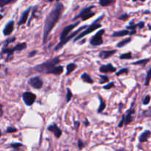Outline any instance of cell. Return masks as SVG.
<instances>
[{"label": "cell", "mask_w": 151, "mask_h": 151, "mask_svg": "<svg viewBox=\"0 0 151 151\" xmlns=\"http://www.w3.org/2000/svg\"><path fill=\"white\" fill-rule=\"evenodd\" d=\"M13 29H14V21L11 20L6 24L5 27H4V29H3V34H4V35H6V36L10 35L13 32Z\"/></svg>", "instance_id": "cell-15"}, {"label": "cell", "mask_w": 151, "mask_h": 151, "mask_svg": "<svg viewBox=\"0 0 151 151\" xmlns=\"http://www.w3.org/2000/svg\"><path fill=\"white\" fill-rule=\"evenodd\" d=\"M32 15H31L30 18H29V21H28L27 26H29V24H30L31 20H32V19H33V17H34V16H35V13H36V11H37V9H38V5H35V6H34L33 7H32Z\"/></svg>", "instance_id": "cell-27"}, {"label": "cell", "mask_w": 151, "mask_h": 151, "mask_svg": "<svg viewBox=\"0 0 151 151\" xmlns=\"http://www.w3.org/2000/svg\"><path fill=\"white\" fill-rule=\"evenodd\" d=\"M1 136V130H0V137Z\"/></svg>", "instance_id": "cell-47"}, {"label": "cell", "mask_w": 151, "mask_h": 151, "mask_svg": "<svg viewBox=\"0 0 151 151\" xmlns=\"http://www.w3.org/2000/svg\"><path fill=\"white\" fill-rule=\"evenodd\" d=\"M32 6H29L27 9H26V10L23 12V13H22V16H21V18H20V20H19V23H18V25H19V26L23 25L26 23L27 21L28 16H29V13H30V10H31V9H32Z\"/></svg>", "instance_id": "cell-14"}, {"label": "cell", "mask_w": 151, "mask_h": 151, "mask_svg": "<svg viewBox=\"0 0 151 151\" xmlns=\"http://www.w3.org/2000/svg\"><path fill=\"white\" fill-rule=\"evenodd\" d=\"M128 35H129V31L127 30V29H124V30H119L114 32L112 34V37H124Z\"/></svg>", "instance_id": "cell-20"}, {"label": "cell", "mask_w": 151, "mask_h": 151, "mask_svg": "<svg viewBox=\"0 0 151 151\" xmlns=\"http://www.w3.org/2000/svg\"><path fill=\"white\" fill-rule=\"evenodd\" d=\"M98 98L100 100V106H99L98 109H97V113L100 114L105 110L106 106V100L103 98L100 95H98Z\"/></svg>", "instance_id": "cell-18"}, {"label": "cell", "mask_w": 151, "mask_h": 151, "mask_svg": "<svg viewBox=\"0 0 151 151\" xmlns=\"http://www.w3.org/2000/svg\"><path fill=\"white\" fill-rule=\"evenodd\" d=\"M114 2V0H100V1H99V4L101 6H103V7H106V6L110 5V4H113V3Z\"/></svg>", "instance_id": "cell-23"}, {"label": "cell", "mask_w": 151, "mask_h": 151, "mask_svg": "<svg viewBox=\"0 0 151 151\" xmlns=\"http://www.w3.org/2000/svg\"><path fill=\"white\" fill-rule=\"evenodd\" d=\"M0 67H1V64H0Z\"/></svg>", "instance_id": "cell-50"}, {"label": "cell", "mask_w": 151, "mask_h": 151, "mask_svg": "<svg viewBox=\"0 0 151 151\" xmlns=\"http://www.w3.org/2000/svg\"><path fill=\"white\" fill-rule=\"evenodd\" d=\"M124 119H125V115H122V119H121L120 122H119V124H118V128H122V126H123L124 125Z\"/></svg>", "instance_id": "cell-39"}, {"label": "cell", "mask_w": 151, "mask_h": 151, "mask_svg": "<svg viewBox=\"0 0 151 151\" xmlns=\"http://www.w3.org/2000/svg\"><path fill=\"white\" fill-rule=\"evenodd\" d=\"M116 50H104V51H101L99 54V57L101 59H107L113 56L115 53H116Z\"/></svg>", "instance_id": "cell-16"}, {"label": "cell", "mask_w": 151, "mask_h": 151, "mask_svg": "<svg viewBox=\"0 0 151 151\" xmlns=\"http://www.w3.org/2000/svg\"><path fill=\"white\" fill-rule=\"evenodd\" d=\"M128 72H129V69H128V68H124V69H121L120 70L118 71L116 73V75H117V76H119V75H122V74H128Z\"/></svg>", "instance_id": "cell-32"}, {"label": "cell", "mask_w": 151, "mask_h": 151, "mask_svg": "<svg viewBox=\"0 0 151 151\" xmlns=\"http://www.w3.org/2000/svg\"><path fill=\"white\" fill-rule=\"evenodd\" d=\"M64 151H69L68 150H64Z\"/></svg>", "instance_id": "cell-49"}, {"label": "cell", "mask_w": 151, "mask_h": 151, "mask_svg": "<svg viewBox=\"0 0 151 151\" xmlns=\"http://www.w3.org/2000/svg\"><path fill=\"white\" fill-rule=\"evenodd\" d=\"M150 73H151V69H148V71L147 72V76H146V79H145V86H149V83H150Z\"/></svg>", "instance_id": "cell-29"}, {"label": "cell", "mask_w": 151, "mask_h": 151, "mask_svg": "<svg viewBox=\"0 0 151 151\" xmlns=\"http://www.w3.org/2000/svg\"><path fill=\"white\" fill-rule=\"evenodd\" d=\"M22 146H23V145L22 143H11L10 145V147H13V149H16V150H18L19 147H22Z\"/></svg>", "instance_id": "cell-33"}, {"label": "cell", "mask_w": 151, "mask_h": 151, "mask_svg": "<svg viewBox=\"0 0 151 151\" xmlns=\"http://www.w3.org/2000/svg\"><path fill=\"white\" fill-rule=\"evenodd\" d=\"M72 91L70 90V88H67V89H66V102L69 103V102L71 100V99H72Z\"/></svg>", "instance_id": "cell-31"}, {"label": "cell", "mask_w": 151, "mask_h": 151, "mask_svg": "<svg viewBox=\"0 0 151 151\" xmlns=\"http://www.w3.org/2000/svg\"><path fill=\"white\" fill-rule=\"evenodd\" d=\"M16 37H12V38H9L7 39H6L5 41H4V46L3 47H8V45L11 43H13L14 41H16Z\"/></svg>", "instance_id": "cell-26"}, {"label": "cell", "mask_w": 151, "mask_h": 151, "mask_svg": "<svg viewBox=\"0 0 151 151\" xmlns=\"http://www.w3.org/2000/svg\"><path fill=\"white\" fill-rule=\"evenodd\" d=\"M136 30H131V32H129V35H134V34H136Z\"/></svg>", "instance_id": "cell-45"}, {"label": "cell", "mask_w": 151, "mask_h": 151, "mask_svg": "<svg viewBox=\"0 0 151 151\" xmlns=\"http://www.w3.org/2000/svg\"><path fill=\"white\" fill-rule=\"evenodd\" d=\"M60 62L58 57L54 58L53 59L44 62L40 64H37L34 66V69L36 72L43 74H52L55 75H61L63 71V67L62 66H56Z\"/></svg>", "instance_id": "cell-2"}, {"label": "cell", "mask_w": 151, "mask_h": 151, "mask_svg": "<svg viewBox=\"0 0 151 151\" xmlns=\"http://www.w3.org/2000/svg\"><path fill=\"white\" fill-rule=\"evenodd\" d=\"M22 99L27 106H31L36 100V95L30 91H26L22 94Z\"/></svg>", "instance_id": "cell-8"}, {"label": "cell", "mask_w": 151, "mask_h": 151, "mask_svg": "<svg viewBox=\"0 0 151 151\" xmlns=\"http://www.w3.org/2000/svg\"><path fill=\"white\" fill-rule=\"evenodd\" d=\"M64 10V6L60 1H57L52 10L49 13L45 22H44V33H43V44H45L47 41L49 35L52 30L56 23L58 22Z\"/></svg>", "instance_id": "cell-1"}, {"label": "cell", "mask_w": 151, "mask_h": 151, "mask_svg": "<svg viewBox=\"0 0 151 151\" xmlns=\"http://www.w3.org/2000/svg\"><path fill=\"white\" fill-rule=\"evenodd\" d=\"M150 134H151V132L150 131H149V130H146L145 131H144V132L139 136V140L140 142L142 143L146 142L148 140V139L150 138Z\"/></svg>", "instance_id": "cell-17"}, {"label": "cell", "mask_w": 151, "mask_h": 151, "mask_svg": "<svg viewBox=\"0 0 151 151\" xmlns=\"http://www.w3.org/2000/svg\"><path fill=\"white\" fill-rule=\"evenodd\" d=\"M80 23H81V22H80V21H78V22H75L74 24H69V25H68V26L65 27L63 29V30H62L61 33H60V41H63V40L64 39L66 36H68V35L71 33V32L72 31V29H74V28L78 26Z\"/></svg>", "instance_id": "cell-9"}, {"label": "cell", "mask_w": 151, "mask_h": 151, "mask_svg": "<svg viewBox=\"0 0 151 151\" xmlns=\"http://www.w3.org/2000/svg\"><path fill=\"white\" fill-rule=\"evenodd\" d=\"M81 78L83 80V81L85 83H87L89 84H93L94 83V81L92 80V78L90 77V75L88 74H87L86 72L82 74L81 76Z\"/></svg>", "instance_id": "cell-19"}, {"label": "cell", "mask_w": 151, "mask_h": 151, "mask_svg": "<svg viewBox=\"0 0 151 151\" xmlns=\"http://www.w3.org/2000/svg\"><path fill=\"white\" fill-rule=\"evenodd\" d=\"M144 27H145V22H139V27H138L139 28V29H142Z\"/></svg>", "instance_id": "cell-42"}, {"label": "cell", "mask_w": 151, "mask_h": 151, "mask_svg": "<svg viewBox=\"0 0 151 151\" xmlns=\"http://www.w3.org/2000/svg\"><path fill=\"white\" fill-rule=\"evenodd\" d=\"M3 114H4V112H3V106L2 105L0 104V117L3 116Z\"/></svg>", "instance_id": "cell-43"}, {"label": "cell", "mask_w": 151, "mask_h": 151, "mask_svg": "<svg viewBox=\"0 0 151 151\" xmlns=\"http://www.w3.org/2000/svg\"><path fill=\"white\" fill-rule=\"evenodd\" d=\"M77 68V65L75 64V63H69V64H68L67 66H66V75H69V74L72 73V72H73L74 70H75V69Z\"/></svg>", "instance_id": "cell-21"}, {"label": "cell", "mask_w": 151, "mask_h": 151, "mask_svg": "<svg viewBox=\"0 0 151 151\" xmlns=\"http://www.w3.org/2000/svg\"><path fill=\"white\" fill-rule=\"evenodd\" d=\"M84 124H85V125L86 127H88V125H89V122H88V119H87V118H86L85 121H84Z\"/></svg>", "instance_id": "cell-44"}, {"label": "cell", "mask_w": 151, "mask_h": 151, "mask_svg": "<svg viewBox=\"0 0 151 151\" xmlns=\"http://www.w3.org/2000/svg\"><path fill=\"white\" fill-rule=\"evenodd\" d=\"M150 61V58H144L140 60H137V61L133 63L134 65H142V66H145V65L147 64L148 62Z\"/></svg>", "instance_id": "cell-24"}, {"label": "cell", "mask_w": 151, "mask_h": 151, "mask_svg": "<svg viewBox=\"0 0 151 151\" xmlns=\"http://www.w3.org/2000/svg\"><path fill=\"white\" fill-rule=\"evenodd\" d=\"M131 41V38H125V39L122 40V41H119L117 44H116V47L118 48H122V47H125V45H127L128 44H129Z\"/></svg>", "instance_id": "cell-22"}, {"label": "cell", "mask_w": 151, "mask_h": 151, "mask_svg": "<svg viewBox=\"0 0 151 151\" xmlns=\"http://www.w3.org/2000/svg\"><path fill=\"white\" fill-rule=\"evenodd\" d=\"M17 131V128H13V127H8L7 128V130H6V132L7 133H13L16 132Z\"/></svg>", "instance_id": "cell-36"}, {"label": "cell", "mask_w": 151, "mask_h": 151, "mask_svg": "<svg viewBox=\"0 0 151 151\" xmlns=\"http://www.w3.org/2000/svg\"><path fill=\"white\" fill-rule=\"evenodd\" d=\"M14 151H20V150H14ZM22 151H23V150H22Z\"/></svg>", "instance_id": "cell-48"}, {"label": "cell", "mask_w": 151, "mask_h": 151, "mask_svg": "<svg viewBox=\"0 0 151 151\" xmlns=\"http://www.w3.org/2000/svg\"><path fill=\"white\" fill-rule=\"evenodd\" d=\"M27 48V44L25 42L20 43V44H16L15 47H3L2 50H1V54H6L7 55V58H6V61H10L13 59V54L15 52H21Z\"/></svg>", "instance_id": "cell-4"}, {"label": "cell", "mask_w": 151, "mask_h": 151, "mask_svg": "<svg viewBox=\"0 0 151 151\" xmlns=\"http://www.w3.org/2000/svg\"><path fill=\"white\" fill-rule=\"evenodd\" d=\"M105 29H100L92 38L90 40V44L94 47H97V46H100L103 44V35H104Z\"/></svg>", "instance_id": "cell-7"}, {"label": "cell", "mask_w": 151, "mask_h": 151, "mask_svg": "<svg viewBox=\"0 0 151 151\" xmlns=\"http://www.w3.org/2000/svg\"><path fill=\"white\" fill-rule=\"evenodd\" d=\"M87 27H88V26H87L86 24L83 25V26H81V27L78 28V29H76L75 32H72V33L69 34V35H68V36H66V38H65L63 40V41H60V42L58 43V44L57 47H55V51H58V50H60L61 48H63V47L65 45V44H67V43L69 42V41H70L71 39H72L73 38H75V37H76L77 35H78V33H79V32H81L82 29H85Z\"/></svg>", "instance_id": "cell-5"}, {"label": "cell", "mask_w": 151, "mask_h": 151, "mask_svg": "<svg viewBox=\"0 0 151 151\" xmlns=\"http://www.w3.org/2000/svg\"><path fill=\"white\" fill-rule=\"evenodd\" d=\"M100 84H103V83H105L109 82V77L106 76V75H100Z\"/></svg>", "instance_id": "cell-30"}, {"label": "cell", "mask_w": 151, "mask_h": 151, "mask_svg": "<svg viewBox=\"0 0 151 151\" xmlns=\"http://www.w3.org/2000/svg\"><path fill=\"white\" fill-rule=\"evenodd\" d=\"M131 58H132V54H131V52L124 53V54L119 55V59H121V60H127V59H131Z\"/></svg>", "instance_id": "cell-25"}, {"label": "cell", "mask_w": 151, "mask_h": 151, "mask_svg": "<svg viewBox=\"0 0 151 151\" xmlns=\"http://www.w3.org/2000/svg\"><path fill=\"white\" fill-rule=\"evenodd\" d=\"M3 18V16L1 14H0V20H1V19Z\"/></svg>", "instance_id": "cell-46"}, {"label": "cell", "mask_w": 151, "mask_h": 151, "mask_svg": "<svg viewBox=\"0 0 151 151\" xmlns=\"http://www.w3.org/2000/svg\"><path fill=\"white\" fill-rule=\"evenodd\" d=\"M94 7H95L94 5H90L89 7L84 8L83 10H82L80 12L79 14H78L76 16H75V17L73 18V20L75 21L76 20V19H79V18H81L82 21L84 22V21H86L88 20V19H89L90 18H91L92 16H94V15H95V13L91 10Z\"/></svg>", "instance_id": "cell-6"}, {"label": "cell", "mask_w": 151, "mask_h": 151, "mask_svg": "<svg viewBox=\"0 0 151 151\" xmlns=\"http://www.w3.org/2000/svg\"><path fill=\"white\" fill-rule=\"evenodd\" d=\"M103 17H104V15H102V16H100L98 19H96V20L94 21L92 24H91L89 26L87 27L86 28V29H84L82 32H81L80 34H78V35L75 37V39H74V42H75V41H78V40L83 38V37H85L86 35H88V34L91 33V32H94V31L96 30L97 29L101 27L102 25H101V24L100 23V21H101L102 19H103Z\"/></svg>", "instance_id": "cell-3"}, {"label": "cell", "mask_w": 151, "mask_h": 151, "mask_svg": "<svg viewBox=\"0 0 151 151\" xmlns=\"http://www.w3.org/2000/svg\"><path fill=\"white\" fill-rule=\"evenodd\" d=\"M129 16H130L129 15L127 14V13H125V14H123V15H122V16H119V17L118 18V19H120V20L126 21V20H128V18H129Z\"/></svg>", "instance_id": "cell-37"}, {"label": "cell", "mask_w": 151, "mask_h": 151, "mask_svg": "<svg viewBox=\"0 0 151 151\" xmlns=\"http://www.w3.org/2000/svg\"><path fill=\"white\" fill-rule=\"evenodd\" d=\"M80 125H81V124H80L79 121H75V124H74V125H75V128L76 129V131H78V130Z\"/></svg>", "instance_id": "cell-41"}, {"label": "cell", "mask_w": 151, "mask_h": 151, "mask_svg": "<svg viewBox=\"0 0 151 151\" xmlns=\"http://www.w3.org/2000/svg\"><path fill=\"white\" fill-rule=\"evenodd\" d=\"M47 130L49 131L52 132L56 138H60V136L62 135V131L60 129V128L58 126L56 123H53L52 125H50V126H48Z\"/></svg>", "instance_id": "cell-12"}, {"label": "cell", "mask_w": 151, "mask_h": 151, "mask_svg": "<svg viewBox=\"0 0 151 151\" xmlns=\"http://www.w3.org/2000/svg\"><path fill=\"white\" fill-rule=\"evenodd\" d=\"M99 70L102 73H112V72H116V68L113 66L111 63H109L106 65H102L100 69H99Z\"/></svg>", "instance_id": "cell-11"}, {"label": "cell", "mask_w": 151, "mask_h": 151, "mask_svg": "<svg viewBox=\"0 0 151 151\" xmlns=\"http://www.w3.org/2000/svg\"><path fill=\"white\" fill-rule=\"evenodd\" d=\"M113 87H114V83L111 82L109 83H108L107 85L104 86H103V88L106 90H109V89H111V88H112Z\"/></svg>", "instance_id": "cell-35"}, {"label": "cell", "mask_w": 151, "mask_h": 151, "mask_svg": "<svg viewBox=\"0 0 151 151\" xmlns=\"http://www.w3.org/2000/svg\"><path fill=\"white\" fill-rule=\"evenodd\" d=\"M15 0H0V7H4V6L7 5V4H11V3H14Z\"/></svg>", "instance_id": "cell-28"}, {"label": "cell", "mask_w": 151, "mask_h": 151, "mask_svg": "<svg viewBox=\"0 0 151 151\" xmlns=\"http://www.w3.org/2000/svg\"><path fill=\"white\" fill-rule=\"evenodd\" d=\"M134 114H135V110H134V109H133L132 107H131V109H130L129 110L127 111L126 115L124 114L125 115L124 124H125V125H129L131 122H133V120H134V116H133V115H134Z\"/></svg>", "instance_id": "cell-13"}, {"label": "cell", "mask_w": 151, "mask_h": 151, "mask_svg": "<svg viewBox=\"0 0 151 151\" xmlns=\"http://www.w3.org/2000/svg\"><path fill=\"white\" fill-rule=\"evenodd\" d=\"M28 83L35 89H41L43 86V81L39 76L31 78L28 81Z\"/></svg>", "instance_id": "cell-10"}, {"label": "cell", "mask_w": 151, "mask_h": 151, "mask_svg": "<svg viewBox=\"0 0 151 151\" xmlns=\"http://www.w3.org/2000/svg\"><path fill=\"white\" fill-rule=\"evenodd\" d=\"M78 148H79V150H82V149L83 148V147H84V143H83V142L81 139L78 140Z\"/></svg>", "instance_id": "cell-38"}, {"label": "cell", "mask_w": 151, "mask_h": 151, "mask_svg": "<svg viewBox=\"0 0 151 151\" xmlns=\"http://www.w3.org/2000/svg\"><path fill=\"white\" fill-rule=\"evenodd\" d=\"M150 96L148 94V95L145 96L142 103L143 105H145V106H147V105H148L149 103H150Z\"/></svg>", "instance_id": "cell-34"}, {"label": "cell", "mask_w": 151, "mask_h": 151, "mask_svg": "<svg viewBox=\"0 0 151 151\" xmlns=\"http://www.w3.org/2000/svg\"><path fill=\"white\" fill-rule=\"evenodd\" d=\"M37 52H37V50H34V51L30 52L29 53V55H28V57L29 58L33 57V56H35V55L37 54Z\"/></svg>", "instance_id": "cell-40"}]
</instances>
